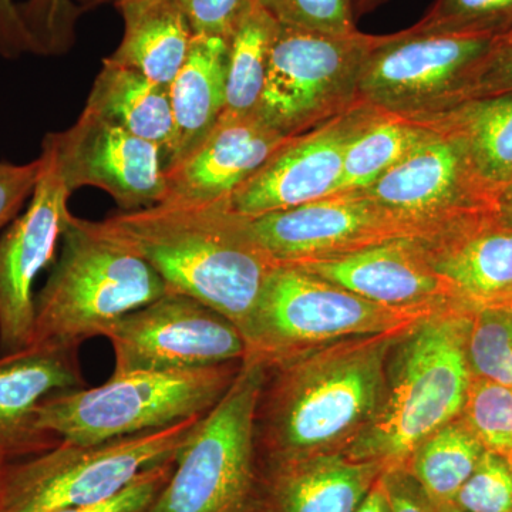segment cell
Wrapping results in <instances>:
<instances>
[{"label": "cell", "mask_w": 512, "mask_h": 512, "mask_svg": "<svg viewBox=\"0 0 512 512\" xmlns=\"http://www.w3.org/2000/svg\"><path fill=\"white\" fill-rule=\"evenodd\" d=\"M512 94V30L495 37L474 82L468 90L467 99Z\"/></svg>", "instance_id": "obj_37"}, {"label": "cell", "mask_w": 512, "mask_h": 512, "mask_svg": "<svg viewBox=\"0 0 512 512\" xmlns=\"http://www.w3.org/2000/svg\"><path fill=\"white\" fill-rule=\"evenodd\" d=\"M266 366L245 357L228 392L202 417L146 512H244L256 476L255 412Z\"/></svg>", "instance_id": "obj_8"}, {"label": "cell", "mask_w": 512, "mask_h": 512, "mask_svg": "<svg viewBox=\"0 0 512 512\" xmlns=\"http://www.w3.org/2000/svg\"><path fill=\"white\" fill-rule=\"evenodd\" d=\"M175 460L141 474L124 490L100 503L67 508L56 512H146L167 485L173 474Z\"/></svg>", "instance_id": "obj_36"}, {"label": "cell", "mask_w": 512, "mask_h": 512, "mask_svg": "<svg viewBox=\"0 0 512 512\" xmlns=\"http://www.w3.org/2000/svg\"><path fill=\"white\" fill-rule=\"evenodd\" d=\"M420 124L457 141L495 194L512 181V94L466 100Z\"/></svg>", "instance_id": "obj_25"}, {"label": "cell", "mask_w": 512, "mask_h": 512, "mask_svg": "<svg viewBox=\"0 0 512 512\" xmlns=\"http://www.w3.org/2000/svg\"><path fill=\"white\" fill-rule=\"evenodd\" d=\"M454 504L467 512H512L510 460L485 450Z\"/></svg>", "instance_id": "obj_34"}, {"label": "cell", "mask_w": 512, "mask_h": 512, "mask_svg": "<svg viewBox=\"0 0 512 512\" xmlns=\"http://www.w3.org/2000/svg\"><path fill=\"white\" fill-rule=\"evenodd\" d=\"M291 138L269 127L258 114H222L211 133L191 153L165 170L164 201L227 204L239 185Z\"/></svg>", "instance_id": "obj_19"}, {"label": "cell", "mask_w": 512, "mask_h": 512, "mask_svg": "<svg viewBox=\"0 0 512 512\" xmlns=\"http://www.w3.org/2000/svg\"><path fill=\"white\" fill-rule=\"evenodd\" d=\"M194 35L229 40L252 0H174Z\"/></svg>", "instance_id": "obj_35"}, {"label": "cell", "mask_w": 512, "mask_h": 512, "mask_svg": "<svg viewBox=\"0 0 512 512\" xmlns=\"http://www.w3.org/2000/svg\"><path fill=\"white\" fill-rule=\"evenodd\" d=\"M84 110L153 143L163 153L167 167L174 141L168 87L130 67L103 62Z\"/></svg>", "instance_id": "obj_24"}, {"label": "cell", "mask_w": 512, "mask_h": 512, "mask_svg": "<svg viewBox=\"0 0 512 512\" xmlns=\"http://www.w3.org/2000/svg\"><path fill=\"white\" fill-rule=\"evenodd\" d=\"M204 416L101 443L62 441L10 461L0 473V512H56L107 500L151 468L177 460Z\"/></svg>", "instance_id": "obj_6"}, {"label": "cell", "mask_w": 512, "mask_h": 512, "mask_svg": "<svg viewBox=\"0 0 512 512\" xmlns=\"http://www.w3.org/2000/svg\"><path fill=\"white\" fill-rule=\"evenodd\" d=\"M410 29L436 35L501 36L512 30V0H436Z\"/></svg>", "instance_id": "obj_30"}, {"label": "cell", "mask_w": 512, "mask_h": 512, "mask_svg": "<svg viewBox=\"0 0 512 512\" xmlns=\"http://www.w3.org/2000/svg\"><path fill=\"white\" fill-rule=\"evenodd\" d=\"M467 359L473 377L512 386V303L473 312Z\"/></svg>", "instance_id": "obj_29"}, {"label": "cell", "mask_w": 512, "mask_h": 512, "mask_svg": "<svg viewBox=\"0 0 512 512\" xmlns=\"http://www.w3.org/2000/svg\"><path fill=\"white\" fill-rule=\"evenodd\" d=\"M33 52V42L15 0H0V56L16 59Z\"/></svg>", "instance_id": "obj_40"}, {"label": "cell", "mask_w": 512, "mask_h": 512, "mask_svg": "<svg viewBox=\"0 0 512 512\" xmlns=\"http://www.w3.org/2000/svg\"><path fill=\"white\" fill-rule=\"evenodd\" d=\"M241 365L113 372L100 386L49 397L39 407L37 423L62 441L83 444L165 429L210 412Z\"/></svg>", "instance_id": "obj_5"}, {"label": "cell", "mask_w": 512, "mask_h": 512, "mask_svg": "<svg viewBox=\"0 0 512 512\" xmlns=\"http://www.w3.org/2000/svg\"><path fill=\"white\" fill-rule=\"evenodd\" d=\"M404 332L339 340L266 367L256 466L345 453L379 410L387 357Z\"/></svg>", "instance_id": "obj_1"}, {"label": "cell", "mask_w": 512, "mask_h": 512, "mask_svg": "<svg viewBox=\"0 0 512 512\" xmlns=\"http://www.w3.org/2000/svg\"><path fill=\"white\" fill-rule=\"evenodd\" d=\"M293 266L392 308L440 309L460 303L416 238L392 239L352 254Z\"/></svg>", "instance_id": "obj_18"}, {"label": "cell", "mask_w": 512, "mask_h": 512, "mask_svg": "<svg viewBox=\"0 0 512 512\" xmlns=\"http://www.w3.org/2000/svg\"><path fill=\"white\" fill-rule=\"evenodd\" d=\"M281 25L330 35L356 32L353 0H256Z\"/></svg>", "instance_id": "obj_33"}, {"label": "cell", "mask_w": 512, "mask_h": 512, "mask_svg": "<svg viewBox=\"0 0 512 512\" xmlns=\"http://www.w3.org/2000/svg\"><path fill=\"white\" fill-rule=\"evenodd\" d=\"M45 138L72 192L100 188L124 211L143 210L165 200L163 153L126 128L83 110L72 127Z\"/></svg>", "instance_id": "obj_16"}, {"label": "cell", "mask_w": 512, "mask_h": 512, "mask_svg": "<svg viewBox=\"0 0 512 512\" xmlns=\"http://www.w3.org/2000/svg\"><path fill=\"white\" fill-rule=\"evenodd\" d=\"M279 23L256 0L239 20L229 39L225 116L248 117L258 113L264 92L269 53Z\"/></svg>", "instance_id": "obj_28"}, {"label": "cell", "mask_w": 512, "mask_h": 512, "mask_svg": "<svg viewBox=\"0 0 512 512\" xmlns=\"http://www.w3.org/2000/svg\"><path fill=\"white\" fill-rule=\"evenodd\" d=\"M383 36L312 32L279 23L258 116L285 137L308 133L360 101L363 67Z\"/></svg>", "instance_id": "obj_9"}, {"label": "cell", "mask_w": 512, "mask_h": 512, "mask_svg": "<svg viewBox=\"0 0 512 512\" xmlns=\"http://www.w3.org/2000/svg\"><path fill=\"white\" fill-rule=\"evenodd\" d=\"M495 37L402 30L383 36L367 57L360 101L424 123L466 101Z\"/></svg>", "instance_id": "obj_10"}, {"label": "cell", "mask_w": 512, "mask_h": 512, "mask_svg": "<svg viewBox=\"0 0 512 512\" xmlns=\"http://www.w3.org/2000/svg\"><path fill=\"white\" fill-rule=\"evenodd\" d=\"M229 40L194 35L183 66L168 86L174 141L167 168L183 160L211 133L225 110Z\"/></svg>", "instance_id": "obj_22"}, {"label": "cell", "mask_w": 512, "mask_h": 512, "mask_svg": "<svg viewBox=\"0 0 512 512\" xmlns=\"http://www.w3.org/2000/svg\"><path fill=\"white\" fill-rule=\"evenodd\" d=\"M508 460H510V463H511V466H512V456L510 458H508Z\"/></svg>", "instance_id": "obj_47"}, {"label": "cell", "mask_w": 512, "mask_h": 512, "mask_svg": "<svg viewBox=\"0 0 512 512\" xmlns=\"http://www.w3.org/2000/svg\"><path fill=\"white\" fill-rule=\"evenodd\" d=\"M104 338L113 346L114 372L202 369L242 362L247 355L244 336L231 320L177 292L128 313Z\"/></svg>", "instance_id": "obj_12"}, {"label": "cell", "mask_w": 512, "mask_h": 512, "mask_svg": "<svg viewBox=\"0 0 512 512\" xmlns=\"http://www.w3.org/2000/svg\"><path fill=\"white\" fill-rule=\"evenodd\" d=\"M249 234L276 265H299L410 238L362 191L338 192L289 210L248 218Z\"/></svg>", "instance_id": "obj_15"}, {"label": "cell", "mask_w": 512, "mask_h": 512, "mask_svg": "<svg viewBox=\"0 0 512 512\" xmlns=\"http://www.w3.org/2000/svg\"><path fill=\"white\" fill-rule=\"evenodd\" d=\"M20 16L33 42L35 55H62L72 46L80 9L74 0H26Z\"/></svg>", "instance_id": "obj_32"}, {"label": "cell", "mask_w": 512, "mask_h": 512, "mask_svg": "<svg viewBox=\"0 0 512 512\" xmlns=\"http://www.w3.org/2000/svg\"><path fill=\"white\" fill-rule=\"evenodd\" d=\"M380 111L360 103L308 133L291 138L239 185L229 198L228 207L242 217L255 218L335 194L350 143Z\"/></svg>", "instance_id": "obj_14"}, {"label": "cell", "mask_w": 512, "mask_h": 512, "mask_svg": "<svg viewBox=\"0 0 512 512\" xmlns=\"http://www.w3.org/2000/svg\"><path fill=\"white\" fill-rule=\"evenodd\" d=\"M421 242L461 305L477 311L512 303V229L495 214Z\"/></svg>", "instance_id": "obj_21"}, {"label": "cell", "mask_w": 512, "mask_h": 512, "mask_svg": "<svg viewBox=\"0 0 512 512\" xmlns=\"http://www.w3.org/2000/svg\"><path fill=\"white\" fill-rule=\"evenodd\" d=\"M473 312L460 303L444 306L397 339L379 410L343 453L349 460L406 467L427 437L461 416L473 379L467 359Z\"/></svg>", "instance_id": "obj_3"}, {"label": "cell", "mask_w": 512, "mask_h": 512, "mask_svg": "<svg viewBox=\"0 0 512 512\" xmlns=\"http://www.w3.org/2000/svg\"><path fill=\"white\" fill-rule=\"evenodd\" d=\"M362 192L420 241L495 214L497 197L460 144L434 130L429 140Z\"/></svg>", "instance_id": "obj_11"}, {"label": "cell", "mask_w": 512, "mask_h": 512, "mask_svg": "<svg viewBox=\"0 0 512 512\" xmlns=\"http://www.w3.org/2000/svg\"><path fill=\"white\" fill-rule=\"evenodd\" d=\"M355 512H390L389 501H387L386 491H384L380 477L377 478L376 483L370 488L369 493L363 498Z\"/></svg>", "instance_id": "obj_41"}, {"label": "cell", "mask_w": 512, "mask_h": 512, "mask_svg": "<svg viewBox=\"0 0 512 512\" xmlns=\"http://www.w3.org/2000/svg\"><path fill=\"white\" fill-rule=\"evenodd\" d=\"M431 134L433 130L424 124L380 111L350 143L335 194L366 190L429 140Z\"/></svg>", "instance_id": "obj_27"}, {"label": "cell", "mask_w": 512, "mask_h": 512, "mask_svg": "<svg viewBox=\"0 0 512 512\" xmlns=\"http://www.w3.org/2000/svg\"><path fill=\"white\" fill-rule=\"evenodd\" d=\"M40 171V157L28 164L0 161V232L18 217L20 208L32 197Z\"/></svg>", "instance_id": "obj_38"}, {"label": "cell", "mask_w": 512, "mask_h": 512, "mask_svg": "<svg viewBox=\"0 0 512 512\" xmlns=\"http://www.w3.org/2000/svg\"><path fill=\"white\" fill-rule=\"evenodd\" d=\"M383 2L384 0H353V10H355L356 16L363 15V13L376 9Z\"/></svg>", "instance_id": "obj_43"}, {"label": "cell", "mask_w": 512, "mask_h": 512, "mask_svg": "<svg viewBox=\"0 0 512 512\" xmlns=\"http://www.w3.org/2000/svg\"><path fill=\"white\" fill-rule=\"evenodd\" d=\"M123 2H127V0H117V3H119V5H120V3H123Z\"/></svg>", "instance_id": "obj_46"}, {"label": "cell", "mask_w": 512, "mask_h": 512, "mask_svg": "<svg viewBox=\"0 0 512 512\" xmlns=\"http://www.w3.org/2000/svg\"><path fill=\"white\" fill-rule=\"evenodd\" d=\"M80 346L35 342L0 355V461L52 450L62 440L37 423L39 407L55 394L86 387Z\"/></svg>", "instance_id": "obj_17"}, {"label": "cell", "mask_w": 512, "mask_h": 512, "mask_svg": "<svg viewBox=\"0 0 512 512\" xmlns=\"http://www.w3.org/2000/svg\"><path fill=\"white\" fill-rule=\"evenodd\" d=\"M42 171L26 210L0 235V355L33 342L37 276L55 262L72 195L55 150L43 140Z\"/></svg>", "instance_id": "obj_13"}, {"label": "cell", "mask_w": 512, "mask_h": 512, "mask_svg": "<svg viewBox=\"0 0 512 512\" xmlns=\"http://www.w3.org/2000/svg\"><path fill=\"white\" fill-rule=\"evenodd\" d=\"M59 258L35 298L33 342L80 346L167 293L146 259L101 222L70 215Z\"/></svg>", "instance_id": "obj_4"}, {"label": "cell", "mask_w": 512, "mask_h": 512, "mask_svg": "<svg viewBox=\"0 0 512 512\" xmlns=\"http://www.w3.org/2000/svg\"><path fill=\"white\" fill-rule=\"evenodd\" d=\"M437 512H467L464 511L463 508L458 507V505L454 503L440 505L437 507Z\"/></svg>", "instance_id": "obj_44"}, {"label": "cell", "mask_w": 512, "mask_h": 512, "mask_svg": "<svg viewBox=\"0 0 512 512\" xmlns=\"http://www.w3.org/2000/svg\"><path fill=\"white\" fill-rule=\"evenodd\" d=\"M390 512H437L423 487L406 467L387 468L380 476Z\"/></svg>", "instance_id": "obj_39"}, {"label": "cell", "mask_w": 512, "mask_h": 512, "mask_svg": "<svg viewBox=\"0 0 512 512\" xmlns=\"http://www.w3.org/2000/svg\"><path fill=\"white\" fill-rule=\"evenodd\" d=\"M156 269L168 292L205 303L239 330L254 312L274 261L255 244L247 217L227 204L163 201L101 221Z\"/></svg>", "instance_id": "obj_2"}, {"label": "cell", "mask_w": 512, "mask_h": 512, "mask_svg": "<svg viewBox=\"0 0 512 512\" xmlns=\"http://www.w3.org/2000/svg\"><path fill=\"white\" fill-rule=\"evenodd\" d=\"M124 35L104 62L130 67L168 87L183 66L194 37L174 0H127L120 3Z\"/></svg>", "instance_id": "obj_23"}, {"label": "cell", "mask_w": 512, "mask_h": 512, "mask_svg": "<svg viewBox=\"0 0 512 512\" xmlns=\"http://www.w3.org/2000/svg\"><path fill=\"white\" fill-rule=\"evenodd\" d=\"M383 471L345 454L262 464L244 512H355Z\"/></svg>", "instance_id": "obj_20"}, {"label": "cell", "mask_w": 512, "mask_h": 512, "mask_svg": "<svg viewBox=\"0 0 512 512\" xmlns=\"http://www.w3.org/2000/svg\"><path fill=\"white\" fill-rule=\"evenodd\" d=\"M6 463H3V461H0V473H2V468L5 466Z\"/></svg>", "instance_id": "obj_45"}, {"label": "cell", "mask_w": 512, "mask_h": 512, "mask_svg": "<svg viewBox=\"0 0 512 512\" xmlns=\"http://www.w3.org/2000/svg\"><path fill=\"white\" fill-rule=\"evenodd\" d=\"M484 453L483 444L460 416L427 437L414 450L406 468L440 507L454 503Z\"/></svg>", "instance_id": "obj_26"}, {"label": "cell", "mask_w": 512, "mask_h": 512, "mask_svg": "<svg viewBox=\"0 0 512 512\" xmlns=\"http://www.w3.org/2000/svg\"><path fill=\"white\" fill-rule=\"evenodd\" d=\"M495 218L503 227L512 229V181L497 192Z\"/></svg>", "instance_id": "obj_42"}, {"label": "cell", "mask_w": 512, "mask_h": 512, "mask_svg": "<svg viewBox=\"0 0 512 512\" xmlns=\"http://www.w3.org/2000/svg\"><path fill=\"white\" fill-rule=\"evenodd\" d=\"M461 417L485 450L512 456V386L473 377Z\"/></svg>", "instance_id": "obj_31"}, {"label": "cell", "mask_w": 512, "mask_h": 512, "mask_svg": "<svg viewBox=\"0 0 512 512\" xmlns=\"http://www.w3.org/2000/svg\"><path fill=\"white\" fill-rule=\"evenodd\" d=\"M436 311L380 305L298 266L278 265L242 330L245 357L271 367L339 340L403 332Z\"/></svg>", "instance_id": "obj_7"}]
</instances>
